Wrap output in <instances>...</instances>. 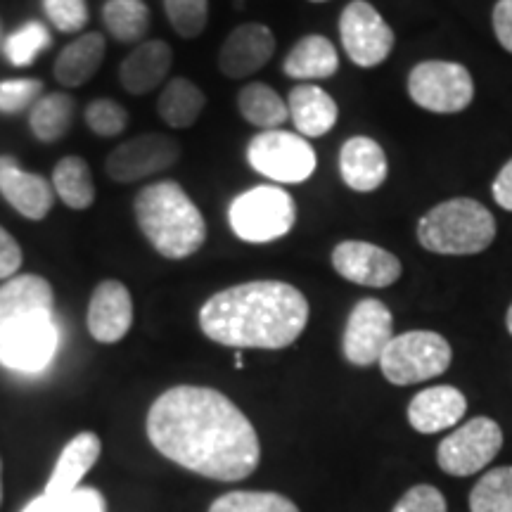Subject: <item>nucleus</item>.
<instances>
[{
  "mask_svg": "<svg viewBox=\"0 0 512 512\" xmlns=\"http://www.w3.org/2000/svg\"><path fill=\"white\" fill-rule=\"evenodd\" d=\"M174 64V50L164 41H143L124 57L119 81L126 93L147 95L164 83Z\"/></svg>",
  "mask_w": 512,
  "mask_h": 512,
  "instance_id": "obj_18",
  "label": "nucleus"
},
{
  "mask_svg": "<svg viewBox=\"0 0 512 512\" xmlns=\"http://www.w3.org/2000/svg\"><path fill=\"white\" fill-rule=\"evenodd\" d=\"M247 162L256 174L275 183H304L316 171V152L304 136L275 128L249 140Z\"/></svg>",
  "mask_w": 512,
  "mask_h": 512,
  "instance_id": "obj_8",
  "label": "nucleus"
},
{
  "mask_svg": "<svg viewBox=\"0 0 512 512\" xmlns=\"http://www.w3.org/2000/svg\"><path fill=\"white\" fill-rule=\"evenodd\" d=\"M19 266H22V247L0 226V280L15 278Z\"/></svg>",
  "mask_w": 512,
  "mask_h": 512,
  "instance_id": "obj_39",
  "label": "nucleus"
},
{
  "mask_svg": "<svg viewBox=\"0 0 512 512\" xmlns=\"http://www.w3.org/2000/svg\"><path fill=\"white\" fill-rule=\"evenodd\" d=\"M86 323L95 342H121L133 325V299L128 287L119 280H102L88 302Z\"/></svg>",
  "mask_w": 512,
  "mask_h": 512,
  "instance_id": "obj_16",
  "label": "nucleus"
},
{
  "mask_svg": "<svg viewBox=\"0 0 512 512\" xmlns=\"http://www.w3.org/2000/svg\"><path fill=\"white\" fill-rule=\"evenodd\" d=\"M394 337L392 311L380 299H361L344 328V356L354 366H373Z\"/></svg>",
  "mask_w": 512,
  "mask_h": 512,
  "instance_id": "obj_13",
  "label": "nucleus"
},
{
  "mask_svg": "<svg viewBox=\"0 0 512 512\" xmlns=\"http://www.w3.org/2000/svg\"><path fill=\"white\" fill-rule=\"evenodd\" d=\"M238 110L242 119L249 121L252 126L264 128V131H275L290 117V110H287L283 98L271 86L259 81L247 83L242 88L238 95Z\"/></svg>",
  "mask_w": 512,
  "mask_h": 512,
  "instance_id": "obj_28",
  "label": "nucleus"
},
{
  "mask_svg": "<svg viewBox=\"0 0 512 512\" xmlns=\"http://www.w3.org/2000/svg\"><path fill=\"white\" fill-rule=\"evenodd\" d=\"M496 238V219L470 197L441 202L418 223V240L427 252L446 256L479 254Z\"/></svg>",
  "mask_w": 512,
  "mask_h": 512,
  "instance_id": "obj_5",
  "label": "nucleus"
},
{
  "mask_svg": "<svg viewBox=\"0 0 512 512\" xmlns=\"http://www.w3.org/2000/svg\"><path fill=\"white\" fill-rule=\"evenodd\" d=\"M392 512H446V498L434 486L420 484L408 489Z\"/></svg>",
  "mask_w": 512,
  "mask_h": 512,
  "instance_id": "obj_38",
  "label": "nucleus"
},
{
  "mask_svg": "<svg viewBox=\"0 0 512 512\" xmlns=\"http://www.w3.org/2000/svg\"><path fill=\"white\" fill-rule=\"evenodd\" d=\"M50 24L62 34H74L88 24L86 0H43Z\"/></svg>",
  "mask_w": 512,
  "mask_h": 512,
  "instance_id": "obj_37",
  "label": "nucleus"
},
{
  "mask_svg": "<svg viewBox=\"0 0 512 512\" xmlns=\"http://www.w3.org/2000/svg\"><path fill=\"white\" fill-rule=\"evenodd\" d=\"M60 347L55 294L46 278L17 275L0 285V366L22 375L43 373Z\"/></svg>",
  "mask_w": 512,
  "mask_h": 512,
  "instance_id": "obj_3",
  "label": "nucleus"
},
{
  "mask_svg": "<svg viewBox=\"0 0 512 512\" xmlns=\"http://www.w3.org/2000/svg\"><path fill=\"white\" fill-rule=\"evenodd\" d=\"M275 53V36L264 24H240L230 31L219 53V69L228 79H247L264 69Z\"/></svg>",
  "mask_w": 512,
  "mask_h": 512,
  "instance_id": "obj_15",
  "label": "nucleus"
},
{
  "mask_svg": "<svg viewBox=\"0 0 512 512\" xmlns=\"http://www.w3.org/2000/svg\"><path fill=\"white\" fill-rule=\"evenodd\" d=\"M451 356V344L437 332L411 330L392 337L380 358V368L389 382L406 387L446 373Z\"/></svg>",
  "mask_w": 512,
  "mask_h": 512,
  "instance_id": "obj_7",
  "label": "nucleus"
},
{
  "mask_svg": "<svg viewBox=\"0 0 512 512\" xmlns=\"http://www.w3.org/2000/svg\"><path fill=\"white\" fill-rule=\"evenodd\" d=\"M53 43L50 31L41 22H27L19 27L15 34L8 36L5 41V57L15 64V67H29L36 62L38 55H43Z\"/></svg>",
  "mask_w": 512,
  "mask_h": 512,
  "instance_id": "obj_32",
  "label": "nucleus"
},
{
  "mask_svg": "<svg viewBox=\"0 0 512 512\" xmlns=\"http://www.w3.org/2000/svg\"><path fill=\"white\" fill-rule=\"evenodd\" d=\"M0 470H3V465H0ZM0 501H3V482H0Z\"/></svg>",
  "mask_w": 512,
  "mask_h": 512,
  "instance_id": "obj_43",
  "label": "nucleus"
},
{
  "mask_svg": "<svg viewBox=\"0 0 512 512\" xmlns=\"http://www.w3.org/2000/svg\"><path fill=\"white\" fill-rule=\"evenodd\" d=\"M297 221V204L285 188L259 185L235 197L228 207V223L240 240L266 245L285 238Z\"/></svg>",
  "mask_w": 512,
  "mask_h": 512,
  "instance_id": "obj_6",
  "label": "nucleus"
},
{
  "mask_svg": "<svg viewBox=\"0 0 512 512\" xmlns=\"http://www.w3.org/2000/svg\"><path fill=\"white\" fill-rule=\"evenodd\" d=\"M309 323V302L283 280L228 287L204 302L200 328L211 342L235 349H285Z\"/></svg>",
  "mask_w": 512,
  "mask_h": 512,
  "instance_id": "obj_2",
  "label": "nucleus"
},
{
  "mask_svg": "<svg viewBox=\"0 0 512 512\" xmlns=\"http://www.w3.org/2000/svg\"><path fill=\"white\" fill-rule=\"evenodd\" d=\"M147 437L164 458L219 482H240L261 460L252 422L209 387L181 384L159 396L147 413Z\"/></svg>",
  "mask_w": 512,
  "mask_h": 512,
  "instance_id": "obj_1",
  "label": "nucleus"
},
{
  "mask_svg": "<svg viewBox=\"0 0 512 512\" xmlns=\"http://www.w3.org/2000/svg\"><path fill=\"white\" fill-rule=\"evenodd\" d=\"M209 512H299V508L273 491H233L216 498Z\"/></svg>",
  "mask_w": 512,
  "mask_h": 512,
  "instance_id": "obj_31",
  "label": "nucleus"
},
{
  "mask_svg": "<svg viewBox=\"0 0 512 512\" xmlns=\"http://www.w3.org/2000/svg\"><path fill=\"white\" fill-rule=\"evenodd\" d=\"M339 69V55L325 36L311 34L294 43L290 55L285 57L283 72L297 81L330 79Z\"/></svg>",
  "mask_w": 512,
  "mask_h": 512,
  "instance_id": "obj_24",
  "label": "nucleus"
},
{
  "mask_svg": "<svg viewBox=\"0 0 512 512\" xmlns=\"http://www.w3.org/2000/svg\"><path fill=\"white\" fill-rule=\"evenodd\" d=\"M287 110H290L294 128L304 138H320L330 133L339 114L337 102L330 98V93H325L320 86H313V83H302V86L292 88Z\"/></svg>",
  "mask_w": 512,
  "mask_h": 512,
  "instance_id": "obj_21",
  "label": "nucleus"
},
{
  "mask_svg": "<svg viewBox=\"0 0 512 512\" xmlns=\"http://www.w3.org/2000/svg\"><path fill=\"white\" fill-rule=\"evenodd\" d=\"M503 432L491 418H475L448 434L437 448V463L446 475L467 477L484 470L498 456Z\"/></svg>",
  "mask_w": 512,
  "mask_h": 512,
  "instance_id": "obj_10",
  "label": "nucleus"
},
{
  "mask_svg": "<svg viewBox=\"0 0 512 512\" xmlns=\"http://www.w3.org/2000/svg\"><path fill=\"white\" fill-rule=\"evenodd\" d=\"M467 411V399L456 387H430L415 394L408 406V420L420 434H437L456 427Z\"/></svg>",
  "mask_w": 512,
  "mask_h": 512,
  "instance_id": "obj_19",
  "label": "nucleus"
},
{
  "mask_svg": "<svg viewBox=\"0 0 512 512\" xmlns=\"http://www.w3.org/2000/svg\"><path fill=\"white\" fill-rule=\"evenodd\" d=\"M41 79H8L0 81V112L19 114L31 110L43 98Z\"/></svg>",
  "mask_w": 512,
  "mask_h": 512,
  "instance_id": "obj_36",
  "label": "nucleus"
},
{
  "mask_svg": "<svg viewBox=\"0 0 512 512\" xmlns=\"http://www.w3.org/2000/svg\"><path fill=\"white\" fill-rule=\"evenodd\" d=\"M472 512H512V467H496L479 479L470 494Z\"/></svg>",
  "mask_w": 512,
  "mask_h": 512,
  "instance_id": "obj_30",
  "label": "nucleus"
},
{
  "mask_svg": "<svg viewBox=\"0 0 512 512\" xmlns=\"http://www.w3.org/2000/svg\"><path fill=\"white\" fill-rule=\"evenodd\" d=\"M53 185L57 197L67 204L69 209L83 211L93 207L95 202V183L91 166L83 157H64L57 162L53 171Z\"/></svg>",
  "mask_w": 512,
  "mask_h": 512,
  "instance_id": "obj_27",
  "label": "nucleus"
},
{
  "mask_svg": "<svg viewBox=\"0 0 512 512\" xmlns=\"http://www.w3.org/2000/svg\"><path fill=\"white\" fill-rule=\"evenodd\" d=\"M102 451L100 437L93 432H81L64 446L60 460H57L53 475H50L46 496H57V494H69V491L79 489L81 479L86 477V472L98 463Z\"/></svg>",
  "mask_w": 512,
  "mask_h": 512,
  "instance_id": "obj_23",
  "label": "nucleus"
},
{
  "mask_svg": "<svg viewBox=\"0 0 512 512\" xmlns=\"http://www.w3.org/2000/svg\"><path fill=\"white\" fill-rule=\"evenodd\" d=\"M102 22L117 41L138 43L150 29V10L143 0H107Z\"/></svg>",
  "mask_w": 512,
  "mask_h": 512,
  "instance_id": "obj_29",
  "label": "nucleus"
},
{
  "mask_svg": "<svg viewBox=\"0 0 512 512\" xmlns=\"http://www.w3.org/2000/svg\"><path fill=\"white\" fill-rule=\"evenodd\" d=\"M86 126L100 138L121 136L128 126L126 107L121 105V102L110 100V98L93 100L91 105L86 107Z\"/></svg>",
  "mask_w": 512,
  "mask_h": 512,
  "instance_id": "obj_35",
  "label": "nucleus"
},
{
  "mask_svg": "<svg viewBox=\"0 0 512 512\" xmlns=\"http://www.w3.org/2000/svg\"><path fill=\"white\" fill-rule=\"evenodd\" d=\"M332 266L344 280L363 287H389L401 278V261L363 240L339 242L332 252Z\"/></svg>",
  "mask_w": 512,
  "mask_h": 512,
  "instance_id": "obj_14",
  "label": "nucleus"
},
{
  "mask_svg": "<svg viewBox=\"0 0 512 512\" xmlns=\"http://www.w3.org/2000/svg\"><path fill=\"white\" fill-rule=\"evenodd\" d=\"M494 31L498 43L512 55V0H498L494 8Z\"/></svg>",
  "mask_w": 512,
  "mask_h": 512,
  "instance_id": "obj_40",
  "label": "nucleus"
},
{
  "mask_svg": "<svg viewBox=\"0 0 512 512\" xmlns=\"http://www.w3.org/2000/svg\"><path fill=\"white\" fill-rule=\"evenodd\" d=\"M339 174L356 192H373L387 181V155L373 138H349L339 152Z\"/></svg>",
  "mask_w": 512,
  "mask_h": 512,
  "instance_id": "obj_20",
  "label": "nucleus"
},
{
  "mask_svg": "<svg viewBox=\"0 0 512 512\" xmlns=\"http://www.w3.org/2000/svg\"><path fill=\"white\" fill-rule=\"evenodd\" d=\"M491 192H494V200L498 202V207L512 211V159L503 166L501 174L496 176L494 185H491Z\"/></svg>",
  "mask_w": 512,
  "mask_h": 512,
  "instance_id": "obj_41",
  "label": "nucleus"
},
{
  "mask_svg": "<svg viewBox=\"0 0 512 512\" xmlns=\"http://www.w3.org/2000/svg\"><path fill=\"white\" fill-rule=\"evenodd\" d=\"M339 36L349 60L361 69H373L394 48V31L368 0H351L339 17Z\"/></svg>",
  "mask_w": 512,
  "mask_h": 512,
  "instance_id": "obj_11",
  "label": "nucleus"
},
{
  "mask_svg": "<svg viewBox=\"0 0 512 512\" xmlns=\"http://www.w3.org/2000/svg\"><path fill=\"white\" fill-rule=\"evenodd\" d=\"M76 114V100L69 93H43V98L31 107L29 126L36 140L57 143L69 133Z\"/></svg>",
  "mask_w": 512,
  "mask_h": 512,
  "instance_id": "obj_26",
  "label": "nucleus"
},
{
  "mask_svg": "<svg viewBox=\"0 0 512 512\" xmlns=\"http://www.w3.org/2000/svg\"><path fill=\"white\" fill-rule=\"evenodd\" d=\"M136 221L145 240L164 259H188L200 252L207 240V223L188 192L176 181H159L138 192Z\"/></svg>",
  "mask_w": 512,
  "mask_h": 512,
  "instance_id": "obj_4",
  "label": "nucleus"
},
{
  "mask_svg": "<svg viewBox=\"0 0 512 512\" xmlns=\"http://www.w3.org/2000/svg\"><path fill=\"white\" fill-rule=\"evenodd\" d=\"M22 512H107V501L93 486L74 489L69 494L38 496Z\"/></svg>",
  "mask_w": 512,
  "mask_h": 512,
  "instance_id": "obj_33",
  "label": "nucleus"
},
{
  "mask_svg": "<svg viewBox=\"0 0 512 512\" xmlns=\"http://www.w3.org/2000/svg\"><path fill=\"white\" fill-rule=\"evenodd\" d=\"M0 195L29 221L46 219L55 202L53 185L43 176L24 171L10 155L0 157Z\"/></svg>",
  "mask_w": 512,
  "mask_h": 512,
  "instance_id": "obj_17",
  "label": "nucleus"
},
{
  "mask_svg": "<svg viewBox=\"0 0 512 512\" xmlns=\"http://www.w3.org/2000/svg\"><path fill=\"white\" fill-rule=\"evenodd\" d=\"M178 159H181L178 140L164 133H143L114 147L105 159V174L114 183H136L171 169Z\"/></svg>",
  "mask_w": 512,
  "mask_h": 512,
  "instance_id": "obj_12",
  "label": "nucleus"
},
{
  "mask_svg": "<svg viewBox=\"0 0 512 512\" xmlns=\"http://www.w3.org/2000/svg\"><path fill=\"white\" fill-rule=\"evenodd\" d=\"M408 93L422 110L456 114L470 107L475 98V83L463 64L430 60L413 67L408 76Z\"/></svg>",
  "mask_w": 512,
  "mask_h": 512,
  "instance_id": "obj_9",
  "label": "nucleus"
},
{
  "mask_svg": "<svg viewBox=\"0 0 512 512\" xmlns=\"http://www.w3.org/2000/svg\"><path fill=\"white\" fill-rule=\"evenodd\" d=\"M164 10L181 38H197L207 29L209 0H164Z\"/></svg>",
  "mask_w": 512,
  "mask_h": 512,
  "instance_id": "obj_34",
  "label": "nucleus"
},
{
  "mask_svg": "<svg viewBox=\"0 0 512 512\" xmlns=\"http://www.w3.org/2000/svg\"><path fill=\"white\" fill-rule=\"evenodd\" d=\"M207 107V95L195 81L176 76L164 86L157 100V112L166 126L192 128Z\"/></svg>",
  "mask_w": 512,
  "mask_h": 512,
  "instance_id": "obj_25",
  "label": "nucleus"
},
{
  "mask_svg": "<svg viewBox=\"0 0 512 512\" xmlns=\"http://www.w3.org/2000/svg\"><path fill=\"white\" fill-rule=\"evenodd\" d=\"M311 3H325V0H311Z\"/></svg>",
  "mask_w": 512,
  "mask_h": 512,
  "instance_id": "obj_44",
  "label": "nucleus"
},
{
  "mask_svg": "<svg viewBox=\"0 0 512 512\" xmlns=\"http://www.w3.org/2000/svg\"><path fill=\"white\" fill-rule=\"evenodd\" d=\"M107 43L105 36L98 31L83 34L74 43L64 46V50L55 60V79L64 88H79L88 83L100 72L102 60H105Z\"/></svg>",
  "mask_w": 512,
  "mask_h": 512,
  "instance_id": "obj_22",
  "label": "nucleus"
},
{
  "mask_svg": "<svg viewBox=\"0 0 512 512\" xmlns=\"http://www.w3.org/2000/svg\"><path fill=\"white\" fill-rule=\"evenodd\" d=\"M505 325H508V332L512 335V306L508 309V316H505Z\"/></svg>",
  "mask_w": 512,
  "mask_h": 512,
  "instance_id": "obj_42",
  "label": "nucleus"
}]
</instances>
